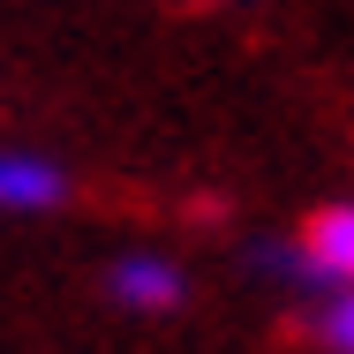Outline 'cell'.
Returning <instances> with one entry per match:
<instances>
[{
	"label": "cell",
	"mask_w": 354,
	"mask_h": 354,
	"mask_svg": "<svg viewBox=\"0 0 354 354\" xmlns=\"http://www.w3.org/2000/svg\"><path fill=\"white\" fill-rule=\"evenodd\" d=\"M68 196V174L30 151H0V212H53Z\"/></svg>",
	"instance_id": "1"
},
{
	"label": "cell",
	"mask_w": 354,
	"mask_h": 354,
	"mask_svg": "<svg viewBox=\"0 0 354 354\" xmlns=\"http://www.w3.org/2000/svg\"><path fill=\"white\" fill-rule=\"evenodd\" d=\"M106 286H113V301H129V309H174V301H181V272H174L166 257H121V264L106 272Z\"/></svg>",
	"instance_id": "2"
},
{
	"label": "cell",
	"mask_w": 354,
	"mask_h": 354,
	"mask_svg": "<svg viewBox=\"0 0 354 354\" xmlns=\"http://www.w3.org/2000/svg\"><path fill=\"white\" fill-rule=\"evenodd\" d=\"M301 249L332 272L339 286H354V204H332V212L309 218V234H301Z\"/></svg>",
	"instance_id": "3"
},
{
	"label": "cell",
	"mask_w": 354,
	"mask_h": 354,
	"mask_svg": "<svg viewBox=\"0 0 354 354\" xmlns=\"http://www.w3.org/2000/svg\"><path fill=\"white\" fill-rule=\"evenodd\" d=\"M317 339L339 347V354H354V286H339V294L317 301Z\"/></svg>",
	"instance_id": "4"
}]
</instances>
